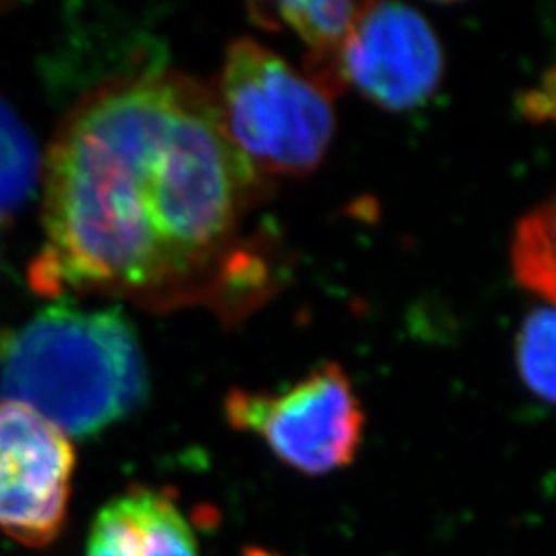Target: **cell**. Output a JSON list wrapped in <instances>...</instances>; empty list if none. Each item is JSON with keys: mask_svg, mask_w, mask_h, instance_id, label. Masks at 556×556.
<instances>
[{"mask_svg": "<svg viewBox=\"0 0 556 556\" xmlns=\"http://www.w3.org/2000/svg\"><path fill=\"white\" fill-rule=\"evenodd\" d=\"M43 245L29 285L167 309H227L270 280L243 248L264 174L227 139L215 91L169 68L101 83L68 112L43 172Z\"/></svg>", "mask_w": 556, "mask_h": 556, "instance_id": "6da1fadb", "label": "cell"}, {"mask_svg": "<svg viewBox=\"0 0 556 556\" xmlns=\"http://www.w3.org/2000/svg\"><path fill=\"white\" fill-rule=\"evenodd\" d=\"M0 394L68 438L96 435L147 396L137 332L116 309L50 307L0 337Z\"/></svg>", "mask_w": 556, "mask_h": 556, "instance_id": "7a4b0ae2", "label": "cell"}, {"mask_svg": "<svg viewBox=\"0 0 556 556\" xmlns=\"http://www.w3.org/2000/svg\"><path fill=\"white\" fill-rule=\"evenodd\" d=\"M215 98L227 139L260 174H309L334 137L332 96L250 38L227 48Z\"/></svg>", "mask_w": 556, "mask_h": 556, "instance_id": "3957f363", "label": "cell"}, {"mask_svg": "<svg viewBox=\"0 0 556 556\" xmlns=\"http://www.w3.org/2000/svg\"><path fill=\"white\" fill-rule=\"evenodd\" d=\"M225 413L233 429L254 433L278 462L309 477L349 466L365 427L357 392L337 363L319 365L277 394L231 390Z\"/></svg>", "mask_w": 556, "mask_h": 556, "instance_id": "277c9868", "label": "cell"}, {"mask_svg": "<svg viewBox=\"0 0 556 556\" xmlns=\"http://www.w3.org/2000/svg\"><path fill=\"white\" fill-rule=\"evenodd\" d=\"M77 454L71 438L34 408L0 400V530L46 546L66 521Z\"/></svg>", "mask_w": 556, "mask_h": 556, "instance_id": "5b68a950", "label": "cell"}, {"mask_svg": "<svg viewBox=\"0 0 556 556\" xmlns=\"http://www.w3.org/2000/svg\"><path fill=\"white\" fill-rule=\"evenodd\" d=\"M443 50L431 23L400 2H363L338 54L340 87L390 112L415 110L438 91Z\"/></svg>", "mask_w": 556, "mask_h": 556, "instance_id": "8992f818", "label": "cell"}, {"mask_svg": "<svg viewBox=\"0 0 556 556\" xmlns=\"http://www.w3.org/2000/svg\"><path fill=\"white\" fill-rule=\"evenodd\" d=\"M87 556H199V544L174 498L139 486L101 509Z\"/></svg>", "mask_w": 556, "mask_h": 556, "instance_id": "52a82bcc", "label": "cell"}, {"mask_svg": "<svg viewBox=\"0 0 556 556\" xmlns=\"http://www.w3.org/2000/svg\"><path fill=\"white\" fill-rule=\"evenodd\" d=\"M363 2H273L250 4L260 25H287L309 50L307 75L328 96L342 91L338 79V54L349 38Z\"/></svg>", "mask_w": 556, "mask_h": 556, "instance_id": "ba28073f", "label": "cell"}, {"mask_svg": "<svg viewBox=\"0 0 556 556\" xmlns=\"http://www.w3.org/2000/svg\"><path fill=\"white\" fill-rule=\"evenodd\" d=\"M511 264L517 282L546 299L555 301V202L546 200L526 213L516 227L511 241Z\"/></svg>", "mask_w": 556, "mask_h": 556, "instance_id": "9c48e42d", "label": "cell"}, {"mask_svg": "<svg viewBox=\"0 0 556 556\" xmlns=\"http://www.w3.org/2000/svg\"><path fill=\"white\" fill-rule=\"evenodd\" d=\"M38 176V144L15 110L0 100V227L31 197Z\"/></svg>", "mask_w": 556, "mask_h": 556, "instance_id": "30bf717a", "label": "cell"}, {"mask_svg": "<svg viewBox=\"0 0 556 556\" xmlns=\"http://www.w3.org/2000/svg\"><path fill=\"white\" fill-rule=\"evenodd\" d=\"M556 316L553 305L532 309L516 338V365L526 390L542 402L555 400Z\"/></svg>", "mask_w": 556, "mask_h": 556, "instance_id": "8fae6325", "label": "cell"}]
</instances>
